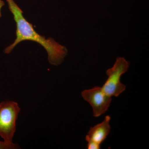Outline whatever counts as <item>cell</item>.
<instances>
[{
  "label": "cell",
  "mask_w": 149,
  "mask_h": 149,
  "mask_svg": "<svg viewBox=\"0 0 149 149\" xmlns=\"http://www.w3.org/2000/svg\"><path fill=\"white\" fill-rule=\"evenodd\" d=\"M9 9L13 15L16 22V38L14 42L4 49L5 53L9 54L19 43L24 41H31L39 43L47 51L48 60L51 65H58L61 64L68 54L67 49L57 42L53 38L42 36L36 32L33 25L26 20L23 12L14 0H6Z\"/></svg>",
  "instance_id": "obj_1"
},
{
  "label": "cell",
  "mask_w": 149,
  "mask_h": 149,
  "mask_svg": "<svg viewBox=\"0 0 149 149\" xmlns=\"http://www.w3.org/2000/svg\"><path fill=\"white\" fill-rule=\"evenodd\" d=\"M20 111L16 102L6 101L0 103V137L6 143H13L16 121Z\"/></svg>",
  "instance_id": "obj_2"
},
{
  "label": "cell",
  "mask_w": 149,
  "mask_h": 149,
  "mask_svg": "<svg viewBox=\"0 0 149 149\" xmlns=\"http://www.w3.org/2000/svg\"><path fill=\"white\" fill-rule=\"evenodd\" d=\"M129 65L124 58L118 57L112 67L107 70L108 78L102 88L108 96L117 97L125 91L126 86L120 82V78L128 71Z\"/></svg>",
  "instance_id": "obj_3"
},
{
  "label": "cell",
  "mask_w": 149,
  "mask_h": 149,
  "mask_svg": "<svg viewBox=\"0 0 149 149\" xmlns=\"http://www.w3.org/2000/svg\"><path fill=\"white\" fill-rule=\"evenodd\" d=\"M83 99L91 105L93 110V116L100 117L109 109L112 101L111 97L104 92L102 87H94L85 90L81 93Z\"/></svg>",
  "instance_id": "obj_4"
},
{
  "label": "cell",
  "mask_w": 149,
  "mask_h": 149,
  "mask_svg": "<svg viewBox=\"0 0 149 149\" xmlns=\"http://www.w3.org/2000/svg\"><path fill=\"white\" fill-rule=\"evenodd\" d=\"M111 119L110 116L107 115L101 123L91 127L85 137L86 141H93L101 145L110 132Z\"/></svg>",
  "instance_id": "obj_5"
},
{
  "label": "cell",
  "mask_w": 149,
  "mask_h": 149,
  "mask_svg": "<svg viewBox=\"0 0 149 149\" xmlns=\"http://www.w3.org/2000/svg\"><path fill=\"white\" fill-rule=\"evenodd\" d=\"M17 144L7 143L4 141H0V149H17L19 148Z\"/></svg>",
  "instance_id": "obj_6"
},
{
  "label": "cell",
  "mask_w": 149,
  "mask_h": 149,
  "mask_svg": "<svg viewBox=\"0 0 149 149\" xmlns=\"http://www.w3.org/2000/svg\"><path fill=\"white\" fill-rule=\"evenodd\" d=\"M88 142L87 144V149H100L101 148V145L91 141H87Z\"/></svg>",
  "instance_id": "obj_7"
},
{
  "label": "cell",
  "mask_w": 149,
  "mask_h": 149,
  "mask_svg": "<svg viewBox=\"0 0 149 149\" xmlns=\"http://www.w3.org/2000/svg\"><path fill=\"white\" fill-rule=\"evenodd\" d=\"M5 5L4 2L3 1V0H0V18L1 17L2 13H1V9Z\"/></svg>",
  "instance_id": "obj_8"
}]
</instances>
